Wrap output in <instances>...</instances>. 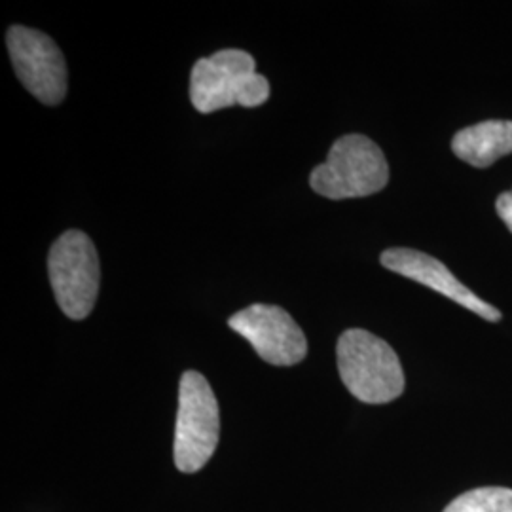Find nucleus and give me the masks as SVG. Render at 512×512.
<instances>
[{
  "label": "nucleus",
  "mask_w": 512,
  "mask_h": 512,
  "mask_svg": "<svg viewBox=\"0 0 512 512\" xmlns=\"http://www.w3.org/2000/svg\"><path fill=\"white\" fill-rule=\"evenodd\" d=\"M270 97V82L256 73L255 57L243 50H220L198 59L190 76V99L202 114L228 107H260Z\"/></svg>",
  "instance_id": "nucleus-1"
},
{
  "label": "nucleus",
  "mask_w": 512,
  "mask_h": 512,
  "mask_svg": "<svg viewBox=\"0 0 512 512\" xmlns=\"http://www.w3.org/2000/svg\"><path fill=\"white\" fill-rule=\"evenodd\" d=\"M338 370L349 393L366 404H385L404 391L401 361L382 338L363 329H349L336 346Z\"/></svg>",
  "instance_id": "nucleus-2"
},
{
  "label": "nucleus",
  "mask_w": 512,
  "mask_h": 512,
  "mask_svg": "<svg viewBox=\"0 0 512 512\" xmlns=\"http://www.w3.org/2000/svg\"><path fill=\"white\" fill-rule=\"evenodd\" d=\"M389 183V165L382 148L365 135H344L332 148L325 164L310 175L311 188L329 200L365 198Z\"/></svg>",
  "instance_id": "nucleus-3"
},
{
  "label": "nucleus",
  "mask_w": 512,
  "mask_h": 512,
  "mask_svg": "<svg viewBox=\"0 0 512 512\" xmlns=\"http://www.w3.org/2000/svg\"><path fill=\"white\" fill-rule=\"evenodd\" d=\"M220 439L217 397L200 372H184L179 384V414L173 458L179 471L196 473L215 454Z\"/></svg>",
  "instance_id": "nucleus-4"
},
{
  "label": "nucleus",
  "mask_w": 512,
  "mask_h": 512,
  "mask_svg": "<svg viewBox=\"0 0 512 512\" xmlns=\"http://www.w3.org/2000/svg\"><path fill=\"white\" fill-rule=\"evenodd\" d=\"M48 274L61 311L69 319H86L101 287V266L92 239L80 230L59 236L50 249Z\"/></svg>",
  "instance_id": "nucleus-5"
},
{
  "label": "nucleus",
  "mask_w": 512,
  "mask_h": 512,
  "mask_svg": "<svg viewBox=\"0 0 512 512\" xmlns=\"http://www.w3.org/2000/svg\"><path fill=\"white\" fill-rule=\"evenodd\" d=\"M8 52L19 82L44 105H59L67 95V65L54 38L37 29L12 25Z\"/></svg>",
  "instance_id": "nucleus-6"
},
{
  "label": "nucleus",
  "mask_w": 512,
  "mask_h": 512,
  "mask_svg": "<svg viewBox=\"0 0 512 512\" xmlns=\"http://www.w3.org/2000/svg\"><path fill=\"white\" fill-rule=\"evenodd\" d=\"M228 325L255 348L262 361L270 365H298L308 353L306 334L279 306L253 304L232 315Z\"/></svg>",
  "instance_id": "nucleus-7"
},
{
  "label": "nucleus",
  "mask_w": 512,
  "mask_h": 512,
  "mask_svg": "<svg viewBox=\"0 0 512 512\" xmlns=\"http://www.w3.org/2000/svg\"><path fill=\"white\" fill-rule=\"evenodd\" d=\"M380 262L385 270L403 275L420 285L433 289L435 293L454 300L465 310L473 311L486 321L495 323L501 319V311L490 306L488 302H484L471 289H467L458 277L448 270V266H444L435 256L425 255L416 249L395 247V249L384 251L380 256Z\"/></svg>",
  "instance_id": "nucleus-8"
},
{
  "label": "nucleus",
  "mask_w": 512,
  "mask_h": 512,
  "mask_svg": "<svg viewBox=\"0 0 512 512\" xmlns=\"http://www.w3.org/2000/svg\"><path fill=\"white\" fill-rule=\"evenodd\" d=\"M452 150L465 164L490 167L512 152V122L486 120L461 129L452 139Z\"/></svg>",
  "instance_id": "nucleus-9"
},
{
  "label": "nucleus",
  "mask_w": 512,
  "mask_h": 512,
  "mask_svg": "<svg viewBox=\"0 0 512 512\" xmlns=\"http://www.w3.org/2000/svg\"><path fill=\"white\" fill-rule=\"evenodd\" d=\"M442 512H512V490L488 486L456 497Z\"/></svg>",
  "instance_id": "nucleus-10"
},
{
  "label": "nucleus",
  "mask_w": 512,
  "mask_h": 512,
  "mask_svg": "<svg viewBox=\"0 0 512 512\" xmlns=\"http://www.w3.org/2000/svg\"><path fill=\"white\" fill-rule=\"evenodd\" d=\"M495 211H497V215L501 217V220L505 222V226L512 232V190L503 192V194L497 198Z\"/></svg>",
  "instance_id": "nucleus-11"
}]
</instances>
